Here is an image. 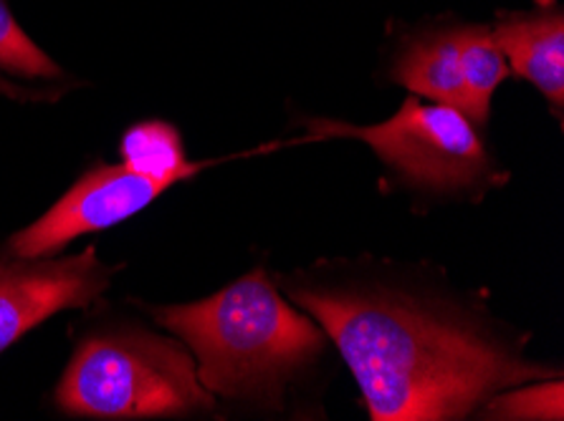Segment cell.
Masks as SVG:
<instances>
[{"instance_id": "cell-4", "label": "cell", "mask_w": 564, "mask_h": 421, "mask_svg": "<svg viewBox=\"0 0 564 421\" xmlns=\"http://www.w3.org/2000/svg\"><path fill=\"white\" fill-rule=\"evenodd\" d=\"M312 140L349 136L378 152V157L415 190L435 195L484 192L503 182L476 124L456 107L408 97L388 122L355 126L312 119Z\"/></svg>"}, {"instance_id": "cell-11", "label": "cell", "mask_w": 564, "mask_h": 421, "mask_svg": "<svg viewBox=\"0 0 564 421\" xmlns=\"http://www.w3.org/2000/svg\"><path fill=\"white\" fill-rule=\"evenodd\" d=\"M64 76L62 66L25 36L11 8L0 0V89L21 97H46V86L62 84Z\"/></svg>"}, {"instance_id": "cell-1", "label": "cell", "mask_w": 564, "mask_h": 421, "mask_svg": "<svg viewBox=\"0 0 564 421\" xmlns=\"http://www.w3.org/2000/svg\"><path fill=\"white\" fill-rule=\"evenodd\" d=\"M289 290L345 356L375 421L460 419L509 386L560 376L464 300L403 278L312 275Z\"/></svg>"}, {"instance_id": "cell-9", "label": "cell", "mask_w": 564, "mask_h": 421, "mask_svg": "<svg viewBox=\"0 0 564 421\" xmlns=\"http://www.w3.org/2000/svg\"><path fill=\"white\" fill-rule=\"evenodd\" d=\"M122 165L137 175L177 185L216 162H187L181 132L167 122H140L130 126L119 144Z\"/></svg>"}, {"instance_id": "cell-2", "label": "cell", "mask_w": 564, "mask_h": 421, "mask_svg": "<svg viewBox=\"0 0 564 421\" xmlns=\"http://www.w3.org/2000/svg\"><path fill=\"white\" fill-rule=\"evenodd\" d=\"M155 318L181 339L213 397L279 409L299 374L327 348V333L296 311L263 268L195 303L155 308Z\"/></svg>"}, {"instance_id": "cell-8", "label": "cell", "mask_w": 564, "mask_h": 421, "mask_svg": "<svg viewBox=\"0 0 564 421\" xmlns=\"http://www.w3.org/2000/svg\"><path fill=\"white\" fill-rule=\"evenodd\" d=\"M390 79L405 86L413 97L464 111L458 29L423 31L408 38L392 64Z\"/></svg>"}, {"instance_id": "cell-6", "label": "cell", "mask_w": 564, "mask_h": 421, "mask_svg": "<svg viewBox=\"0 0 564 421\" xmlns=\"http://www.w3.org/2000/svg\"><path fill=\"white\" fill-rule=\"evenodd\" d=\"M112 280V268L87 247L74 257H11L0 263V354L66 308H87Z\"/></svg>"}, {"instance_id": "cell-10", "label": "cell", "mask_w": 564, "mask_h": 421, "mask_svg": "<svg viewBox=\"0 0 564 421\" xmlns=\"http://www.w3.org/2000/svg\"><path fill=\"white\" fill-rule=\"evenodd\" d=\"M460 74H464V114L476 126L491 119V99L509 76V64L491 38L489 25H458Z\"/></svg>"}, {"instance_id": "cell-12", "label": "cell", "mask_w": 564, "mask_h": 421, "mask_svg": "<svg viewBox=\"0 0 564 421\" xmlns=\"http://www.w3.org/2000/svg\"><path fill=\"white\" fill-rule=\"evenodd\" d=\"M562 379H534L527 384L509 386L486 401V419H542L560 421L564 417L562 407Z\"/></svg>"}, {"instance_id": "cell-5", "label": "cell", "mask_w": 564, "mask_h": 421, "mask_svg": "<svg viewBox=\"0 0 564 421\" xmlns=\"http://www.w3.org/2000/svg\"><path fill=\"white\" fill-rule=\"evenodd\" d=\"M167 182L119 167H99L84 175L44 218L8 240L11 257H51L79 235L115 228L148 208L167 190Z\"/></svg>"}, {"instance_id": "cell-7", "label": "cell", "mask_w": 564, "mask_h": 421, "mask_svg": "<svg viewBox=\"0 0 564 421\" xmlns=\"http://www.w3.org/2000/svg\"><path fill=\"white\" fill-rule=\"evenodd\" d=\"M491 38L507 58L509 71L534 84L562 117L564 107V15L552 0L536 11L501 13Z\"/></svg>"}, {"instance_id": "cell-3", "label": "cell", "mask_w": 564, "mask_h": 421, "mask_svg": "<svg viewBox=\"0 0 564 421\" xmlns=\"http://www.w3.org/2000/svg\"><path fill=\"white\" fill-rule=\"evenodd\" d=\"M58 409L87 419H158L213 409L183 341L107 331L79 343L56 389Z\"/></svg>"}]
</instances>
